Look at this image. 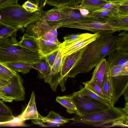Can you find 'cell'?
<instances>
[{
	"label": "cell",
	"instance_id": "6da1fadb",
	"mask_svg": "<svg viewBox=\"0 0 128 128\" xmlns=\"http://www.w3.org/2000/svg\"><path fill=\"white\" fill-rule=\"evenodd\" d=\"M87 46L81 58L68 72L67 77L74 78L80 73L88 72L102 59L116 50V36L113 33H100Z\"/></svg>",
	"mask_w": 128,
	"mask_h": 128
},
{
	"label": "cell",
	"instance_id": "7a4b0ae2",
	"mask_svg": "<svg viewBox=\"0 0 128 128\" xmlns=\"http://www.w3.org/2000/svg\"><path fill=\"white\" fill-rule=\"evenodd\" d=\"M18 42L10 37L0 38V62H20L32 64L40 62L43 56L39 52L15 44Z\"/></svg>",
	"mask_w": 128,
	"mask_h": 128
},
{
	"label": "cell",
	"instance_id": "3957f363",
	"mask_svg": "<svg viewBox=\"0 0 128 128\" xmlns=\"http://www.w3.org/2000/svg\"><path fill=\"white\" fill-rule=\"evenodd\" d=\"M44 11L42 9L31 13L18 4L0 8V22L3 24L23 30L24 28L39 20Z\"/></svg>",
	"mask_w": 128,
	"mask_h": 128
},
{
	"label": "cell",
	"instance_id": "277c9868",
	"mask_svg": "<svg viewBox=\"0 0 128 128\" xmlns=\"http://www.w3.org/2000/svg\"><path fill=\"white\" fill-rule=\"evenodd\" d=\"M74 122L96 127H112L114 124L122 122L128 124V115L122 108L110 107L105 110L82 116L76 114L73 118Z\"/></svg>",
	"mask_w": 128,
	"mask_h": 128
},
{
	"label": "cell",
	"instance_id": "5b68a950",
	"mask_svg": "<svg viewBox=\"0 0 128 128\" xmlns=\"http://www.w3.org/2000/svg\"><path fill=\"white\" fill-rule=\"evenodd\" d=\"M60 27L86 30L94 33H114L116 32L128 30V26L124 25L117 19L102 21L94 20L89 18L88 20L85 22L63 25Z\"/></svg>",
	"mask_w": 128,
	"mask_h": 128
},
{
	"label": "cell",
	"instance_id": "8992f818",
	"mask_svg": "<svg viewBox=\"0 0 128 128\" xmlns=\"http://www.w3.org/2000/svg\"><path fill=\"white\" fill-rule=\"evenodd\" d=\"M10 80V83L0 86V100L8 102L23 101L25 92L22 77L17 72Z\"/></svg>",
	"mask_w": 128,
	"mask_h": 128
},
{
	"label": "cell",
	"instance_id": "52a82bcc",
	"mask_svg": "<svg viewBox=\"0 0 128 128\" xmlns=\"http://www.w3.org/2000/svg\"><path fill=\"white\" fill-rule=\"evenodd\" d=\"M70 96L76 108L75 113L78 116L103 110L111 107L84 95L72 94Z\"/></svg>",
	"mask_w": 128,
	"mask_h": 128
},
{
	"label": "cell",
	"instance_id": "ba28073f",
	"mask_svg": "<svg viewBox=\"0 0 128 128\" xmlns=\"http://www.w3.org/2000/svg\"><path fill=\"white\" fill-rule=\"evenodd\" d=\"M87 46L70 54L63 57L60 76L58 81V84L60 86L62 92L66 89L65 83L68 72L81 58L86 49Z\"/></svg>",
	"mask_w": 128,
	"mask_h": 128
},
{
	"label": "cell",
	"instance_id": "9c48e42d",
	"mask_svg": "<svg viewBox=\"0 0 128 128\" xmlns=\"http://www.w3.org/2000/svg\"><path fill=\"white\" fill-rule=\"evenodd\" d=\"M100 33H89L86 36L80 39L70 42H64L59 46V50L63 57L70 54L86 46L95 40Z\"/></svg>",
	"mask_w": 128,
	"mask_h": 128
},
{
	"label": "cell",
	"instance_id": "30bf717a",
	"mask_svg": "<svg viewBox=\"0 0 128 128\" xmlns=\"http://www.w3.org/2000/svg\"><path fill=\"white\" fill-rule=\"evenodd\" d=\"M109 76L110 85L111 101L114 106L120 97L124 95L125 92L128 91V75L115 77Z\"/></svg>",
	"mask_w": 128,
	"mask_h": 128
},
{
	"label": "cell",
	"instance_id": "8fae6325",
	"mask_svg": "<svg viewBox=\"0 0 128 128\" xmlns=\"http://www.w3.org/2000/svg\"><path fill=\"white\" fill-rule=\"evenodd\" d=\"M72 6L60 8L62 19L60 20L49 22L53 25H57L60 27L63 25L70 24L85 22L88 19V18L82 16L80 13L76 11Z\"/></svg>",
	"mask_w": 128,
	"mask_h": 128
},
{
	"label": "cell",
	"instance_id": "7c38bea8",
	"mask_svg": "<svg viewBox=\"0 0 128 128\" xmlns=\"http://www.w3.org/2000/svg\"><path fill=\"white\" fill-rule=\"evenodd\" d=\"M63 56L61 52L59 50L54 62L51 68L48 75L44 80L45 82L50 84L54 92L56 91L58 86L61 69Z\"/></svg>",
	"mask_w": 128,
	"mask_h": 128
},
{
	"label": "cell",
	"instance_id": "4fadbf2b",
	"mask_svg": "<svg viewBox=\"0 0 128 128\" xmlns=\"http://www.w3.org/2000/svg\"><path fill=\"white\" fill-rule=\"evenodd\" d=\"M56 26L48 22L39 20L34 24H32L27 26L26 34L37 38H40L47 33L50 32L51 30Z\"/></svg>",
	"mask_w": 128,
	"mask_h": 128
},
{
	"label": "cell",
	"instance_id": "5bb4252c",
	"mask_svg": "<svg viewBox=\"0 0 128 128\" xmlns=\"http://www.w3.org/2000/svg\"><path fill=\"white\" fill-rule=\"evenodd\" d=\"M114 65H118L123 68H128V52L116 50L108 55L106 67L109 68Z\"/></svg>",
	"mask_w": 128,
	"mask_h": 128
},
{
	"label": "cell",
	"instance_id": "9a60e30c",
	"mask_svg": "<svg viewBox=\"0 0 128 128\" xmlns=\"http://www.w3.org/2000/svg\"><path fill=\"white\" fill-rule=\"evenodd\" d=\"M20 114L22 120L24 121L30 120H42L43 117L39 114L37 110L34 92L32 94L28 105Z\"/></svg>",
	"mask_w": 128,
	"mask_h": 128
},
{
	"label": "cell",
	"instance_id": "2e32d148",
	"mask_svg": "<svg viewBox=\"0 0 128 128\" xmlns=\"http://www.w3.org/2000/svg\"><path fill=\"white\" fill-rule=\"evenodd\" d=\"M72 94L84 95L110 107L114 106L111 101L99 95L86 86L82 87L79 91L73 93Z\"/></svg>",
	"mask_w": 128,
	"mask_h": 128
},
{
	"label": "cell",
	"instance_id": "e0dca14e",
	"mask_svg": "<svg viewBox=\"0 0 128 128\" xmlns=\"http://www.w3.org/2000/svg\"><path fill=\"white\" fill-rule=\"evenodd\" d=\"M20 38V41L15 43V44L34 52H39V48L37 38L25 33Z\"/></svg>",
	"mask_w": 128,
	"mask_h": 128
},
{
	"label": "cell",
	"instance_id": "ac0fdd59",
	"mask_svg": "<svg viewBox=\"0 0 128 128\" xmlns=\"http://www.w3.org/2000/svg\"><path fill=\"white\" fill-rule=\"evenodd\" d=\"M106 67V60L104 58L95 66L91 79L94 80L101 88Z\"/></svg>",
	"mask_w": 128,
	"mask_h": 128
},
{
	"label": "cell",
	"instance_id": "d6986e66",
	"mask_svg": "<svg viewBox=\"0 0 128 128\" xmlns=\"http://www.w3.org/2000/svg\"><path fill=\"white\" fill-rule=\"evenodd\" d=\"M108 0H83L78 5L73 6L74 9H86L90 12L98 10L108 2Z\"/></svg>",
	"mask_w": 128,
	"mask_h": 128
},
{
	"label": "cell",
	"instance_id": "ffe728a7",
	"mask_svg": "<svg viewBox=\"0 0 128 128\" xmlns=\"http://www.w3.org/2000/svg\"><path fill=\"white\" fill-rule=\"evenodd\" d=\"M42 120L44 123L63 124L68 122L70 121H73L74 119L73 118L70 119L65 118L59 113L51 111L49 112L46 116H43Z\"/></svg>",
	"mask_w": 128,
	"mask_h": 128
},
{
	"label": "cell",
	"instance_id": "44dd1931",
	"mask_svg": "<svg viewBox=\"0 0 128 128\" xmlns=\"http://www.w3.org/2000/svg\"><path fill=\"white\" fill-rule=\"evenodd\" d=\"M11 70L20 72L23 74L29 72L33 68L32 64L20 62H15L2 63Z\"/></svg>",
	"mask_w": 128,
	"mask_h": 128
},
{
	"label": "cell",
	"instance_id": "7402d4cb",
	"mask_svg": "<svg viewBox=\"0 0 128 128\" xmlns=\"http://www.w3.org/2000/svg\"><path fill=\"white\" fill-rule=\"evenodd\" d=\"M37 39L39 48V52L43 56L59 49L60 45L40 38Z\"/></svg>",
	"mask_w": 128,
	"mask_h": 128
},
{
	"label": "cell",
	"instance_id": "603a6c76",
	"mask_svg": "<svg viewBox=\"0 0 128 128\" xmlns=\"http://www.w3.org/2000/svg\"><path fill=\"white\" fill-rule=\"evenodd\" d=\"M60 8L55 7L44 11L39 20L49 22L58 21L62 19Z\"/></svg>",
	"mask_w": 128,
	"mask_h": 128
},
{
	"label": "cell",
	"instance_id": "cb8c5ba5",
	"mask_svg": "<svg viewBox=\"0 0 128 128\" xmlns=\"http://www.w3.org/2000/svg\"><path fill=\"white\" fill-rule=\"evenodd\" d=\"M32 68L38 72L39 78L44 80L50 73L51 67L43 56L37 64H32Z\"/></svg>",
	"mask_w": 128,
	"mask_h": 128
},
{
	"label": "cell",
	"instance_id": "d4e9b609",
	"mask_svg": "<svg viewBox=\"0 0 128 128\" xmlns=\"http://www.w3.org/2000/svg\"><path fill=\"white\" fill-rule=\"evenodd\" d=\"M116 50L128 52V33L124 31L119 33L116 40Z\"/></svg>",
	"mask_w": 128,
	"mask_h": 128
},
{
	"label": "cell",
	"instance_id": "484cf974",
	"mask_svg": "<svg viewBox=\"0 0 128 128\" xmlns=\"http://www.w3.org/2000/svg\"><path fill=\"white\" fill-rule=\"evenodd\" d=\"M14 118L10 109L0 100V124L10 121Z\"/></svg>",
	"mask_w": 128,
	"mask_h": 128
},
{
	"label": "cell",
	"instance_id": "4316f807",
	"mask_svg": "<svg viewBox=\"0 0 128 128\" xmlns=\"http://www.w3.org/2000/svg\"><path fill=\"white\" fill-rule=\"evenodd\" d=\"M56 101L66 108V111L72 114L75 113L76 107L72 102L70 96H57Z\"/></svg>",
	"mask_w": 128,
	"mask_h": 128
},
{
	"label": "cell",
	"instance_id": "83f0119b",
	"mask_svg": "<svg viewBox=\"0 0 128 128\" xmlns=\"http://www.w3.org/2000/svg\"><path fill=\"white\" fill-rule=\"evenodd\" d=\"M18 30L6 25L0 22V38L4 37H10L16 40V34Z\"/></svg>",
	"mask_w": 128,
	"mask_h": 128
},
{
	"label": "cell",
	"instance_id": "f1b7e54d",
	"mask_svg": "<svg viewBox=\"0 0 128 128\" xmlns=\"http://www.w3.org/2000/svg\"><path fill=\"white\" fill-rule=\"evenodd\" d=\"M108 70L109 68L106 67L102 89L105 97L111 101L110 85L109 76L108 74Z\"/></svg>",
	"mask_w": 128,
	"mask_h": 128
},
{
	"label": "cell",
	"instance_id": "f546056e",
	"mask_svg": "<svg viewBox=\"0 0 128 128\" xmlns=\"http://www.w3.org/2000/svg\"><path fill=\"white\" fill-rule=\"evenodd\" d=\"M108 74L111 77L128 75V68H123L118 65H114L109 68Z\"/></svg>",
	"mask_w": 128,
	"mask_h": 128
},
{
	"label": "cell",
	"instance_id": "4dcf8cb0",
	"mask_svg": "<svg viewBox=\"0 0 128 128\" xmlns=\"http://www.w3.org/2000/svg\"><path fill=\"white\" fill-rule=\"evenodd\" d=\"M0 62V79L8 80L10 79L16 73Z\"/></svg>",
	"mask_w": 128,
	"mask_h": 128
},
{
	"label": "cell",
	"instance_id": "1f68e13d",
	"mask_svg": "<svg viewBox=\"0 0 128 128\" xmlns=\"http://www.w3.org/2000/svg\"><path fill=\"white\" fill-rule=\"evenodd\" d=\"M84 86H86L99 95L106 98L104 95L102 88L94 80L82 83Z\"/></svg>",
	"mask_w": 128,
	"mask_h": 128
},
{
	"label": "cell",
	"instance_id": "d6a6232c",
	"mask_svg": "<svg viewBox=\"0 0 128 128\" xmlns=\"http://www.w3.org/2000/svg\"><path fill=\"white\" fill-rule=\"evenodd\" d=\"M46 4L57 8L72 5V0H46Z\"/></svg>",
	"mask_w": 128,
	"mask_h": 128
},
{
	"label": "cell",
	"instance_id": "836d02e7",
	"mask_svg": "<svg viewBox=\"0 0 128 128\" xmlns=\"http://www.w3.org/2000/svg\"><path fill=\"white\" fill-rule=\"evenodd\" d=\"M89 33H78L66 35L64 37V42H70L80 39L88 35Z\"/></svg>",
	"mask_w": 128,
	"mask_h": 128
},
{
	"label": "cell",
	"instance_id": "e575fe53",
	"mask_svg": "<svg viewBox=\"0 0 128 128\" xmlns=\"http://www.w3.org/2000/svg\"><path fill=\"white\" fill-rule=\"evenodd\" d=\"M22 6L27 11L31 13L42 9L39 7L37 5L33 3L28 0L25 2Z\"/></svg>",
	"mask_w": 128,
	"mask_h": 128
},
{
	"label": "cell",
	"instance_id": "d590c367",
	"mask_svg": "<svg viewBox=\"0 0 128 128\" xmlns=\"http://www.w3.org/2000/svg\"><path fill=\"white\" fill-rule=\"evenodd\" d=\"M24 121L22 120L21 114L12 120L2 124L3 126H24Z\"/></svg>",
	"mask_w": 128,
	"mask_h": 128
},
{
	"label": "cell",
	"instance_id": "8d00e7d4",
	"mask_svg": "<svg viewBox=\"0 0 128 128\" xmlns=\"http://www.w3.org/2000/svg\"><path fill=\"white\" fill-rule=\"evenodd\" d=\"M40 38L58 45L61 44L58 40L57 37L50 32L46 34Z\"/></svg>",
	"mask_w": 128,
	"mask_h": 128
},
{
	"label": "cell",
	"instance_id": "74e56055",
	"mask_svg": "<svg viewBox=\"0 0 128 128\" xmlns=\"http://www.w3.org/2000/svg\"><path fill=\"white\" fill-rule=\"evenodd\" d=\"M59 50V49L56 50L44 56L51 68L54 62Z\"/></svg>",
	"mask_w": 128,
	"mask_h": 128
},
{
	"label": "cell",
	"instance_id": "f35d334b",
	"mask_svg": "<svg viewBox=\"0 0 128 128\" xmlns=\"http://www.w3.org/2000/svg\"><path fill=\"white\" fill-rule=\"evenodd\" d=\"M18 0H0V8L14 4H18Z\"/></svg>",
	"mask_w": 128,
	"mask_h": 128
},
{
	"label": "cell",
	"instance_id": "ab89813d",
	"mask_svg": "<svg viewBox=\"0 0 128 128\" xmlns=\"http://www.w3.org/2000/svg\"><path fill=\"white\" fill-rule=\"evenodd\" d=\"M34 4H36L41 8L45 6L46 0H28Z\"/></svg>",
	"mask_w": 128,
	"mask_h": 128
},
{
	"label": "cell",
	"instance_id": "60d3db41",
	"mask_svg": "<svg viewBox=\"0 0 128 128\" xmlns=\"http://www.w3.org/2000/svg\"><path fill=\"white\" fill-rule=\"evenodd\" d=\"M78 10L80 14L83 17L88 18L91 12L90 11L86 9L80 8Z\"/></svg>",
	"mask_w": 128,
	"mask_h": 128
},
{
	"label": "cell",
	"instance_id": "b9f144b4",
	"mask_svg": "<svg viewBox=\"0 0 128 128\" xmlns=\"http://www.w3.org/2000/svg\"><path fill=\"white\" fill-rule=\"evenodd\" d=\"M32 122L34 124H36L41 126H44L45 125L44 124V122L41 119L34 120L32 121Z\"/></svg>",
	"mask_w": 128,
	"mask_h": 128
},
{
	"label": "cell",
	"instance_id": "7bdbcfd3",
	"mask_svg": "<svg viewBox=\"0 0 128 128\" xmlns=\"http://www.w3.org/2000/svg\"><path fill=\"white\" fill-rule=\"evenodd\" d=\"M10 80H4L0 79V86L6 85L10 82Z\"/></svg>",
	"mask_w": 128,
	"mask_h": 128
},
{
	"label": "cell",
	"instance_id": "ee69618b",
	"mask_svg": "<svg viewBox=\"0 0 128 128\" xmlns=\"http://www.w3.org/2000/svg\"><path fill=\"white\" fill-rule=\"evenodd\" d=\"M73 6L79 4L83 0H72Z\"/></svg>",
	"mask_w": 128,
	"mask_h": 128
},
{
	"label": "cell",
	"instance_id": "f6af8a7d",
	"mask_svg": "<svg viewBox=\"0 0 128 128\" xmlns=\"http://www.w3.org/2000/svg\"><path fill=\"white\" fill-rule=\"evenodd\" d=\"M128 102H126L125 106L122 108L123 111L126 114L128 115Z\"/></svg>",
	"mask_w": 128,
	"mask_h": 128
}]
</instances>
